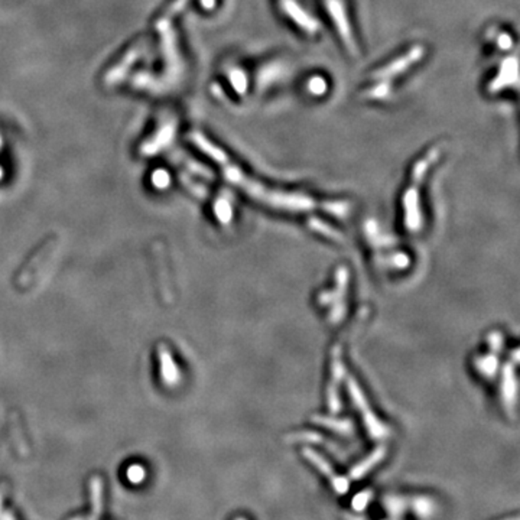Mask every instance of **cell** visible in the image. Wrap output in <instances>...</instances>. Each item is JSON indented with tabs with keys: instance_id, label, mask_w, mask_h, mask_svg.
<instances>
[{
	"instance_id": "cell-1",
	"label": "cell",
	"mask_w": 520,
	"mask_h": 520,
	"mask_svg": "<svg viewBox=\"0 0 520 520\" xmlns=\"http://www.w3.org/2000/svg\"><path fill=\"white\" fill-rule=\"evenodd\" d=\"M189 141L204 155L217 163L230 184L243 189L250 198L275 208V210L291 213H308L321 210L335 217H347L351 211V205L349 201H318L314 197L301 194V192L279 191L263 185L262 183L253 180V178H250L236 162L229 158V155L221 147L205 138L200 132H192L189 135Z\"/></svg>"
},
{
	"instance_id": "cell-2",
	"label": "cell",
	"mask_w": 520,
	"mask_h": 520,
	"mask_svg": "<svg viewBox=\"0 0 520 520\" xmlns=\"http://www.w3.org/2000/svg\"><path fill=\"white\" fill-rule=\"evenodd\" d=\"M442 155V146L434 145L429 149L418 158L413 163L410 178L406 191L402 197L404 205V225L409 233H419L424 227V214H422V185L426 180L429 171L434 168L437 160Z\"/></svg>"
},
{
	"instance_id": "cell-3",
	"label": "cell",
	"mask_w": 520,
	"mask_h": 520,
	"mask_svg": "<svg viewBox=\"0 0 520 520\" xmlns=\"http://www.w3.org/2000/svg\"><path fill=\"white\" fill-rule=\"evenodd\" d=\"M426 54L424 45H412L408 51L396 55L391 61L384 63L379 68H376L368 76V83H382L395 88V80L402 77L404 74L410 71L416 64H419Z\"/></svg>"
},
{
	"instance_id": "cell-4",
	"label": "cell",
	"mask_w": 520,
	"mask_h": 520,
	"mask_svg": "<svg viewBox=\"0 0 520 520\" xmlns=\"http://www.w3.org/2000/svg\"><path fill=\"white\" fill-rule=\"evenodd\" d=\"M322 6L334 28L338 41L341 42V45L344 47L349 55L357 56L360 54V48L357 38H355L346 0H322Z\"/></svg>"
},
{
	"instance_id": "cell-5",
	"label": "cell",
	"mask_w": 520,
	"mask_h": 520,
	"mask_svg": "<svg viewBox=\"0 0 520 520\" xmlns=\"http://www.w3.org/2000/svg\"><path fill=\"white\" fill-rule=\"evenodd\" d=\"M346 380H347V388H349L350 397L353 400L355 409H357L362 413V418H363V422L367 428L368 435L371 438H375V439H386L388 437H391V434H392L391 428L386 424H383L377 418V415L373 412V409L370 408L359 383L355 382L353 377H347V376H346Z\"/></svg>"
},
{
	"instance_id": "cell-6",
	"label": "cell",
	"mask_w": 520,
	"mask_h": 520,
	"mask_svg": "<svg viewBox=\"0 0 520 520\" xmlns=\"http://www.w3.org/2000/svg\"><path fill=\"white\" fill-rule=\"evenodd\" d=\"M278 9L304 35L314 38L321 31V23L301 0H278Z\"/></svg>"
},
{
	"instance_id": "cell-7",
	"label": "cell",
	"mask_w": 520,
	"mask_h": 520,
	"mask_svg": "<svg viewBox=\"0 0 520 520\" xmlns=\"http://www.w3.org/2000/svg\"><path fill=\"white\" fill-rule=\"evenodd\" d=\"M349 284V271L344 269V267H340L337 272V285L334 292H322L320 295V304L321 305H331V312H330V321L333 324L340 322L346 315V304L343 301V296L346 295Z\"/></svg>"
},
{
	"instance_id": "cell-8",
	"label": "cell",
	"mask_w": 520,
	"mask_h": 520,
	"mask_svg": "<svg viewBox=\"0 0 520 520\" xmlns=\"http://www.w3.org/2000/svg\"><path fill=\"white\" fill-rule=\"evenodd\" d=\"M519 80V63L516 55H509L499 64L492 80L487 84V92L492 94H499L500 92L510 90V88L517 87Z\"/></svg>"
},
{
	"instance_id": "cell-9",
	"label": "cell",
	"mask_w": 520,
	"mask_h": 520,
	"mask_svg": "<svg viewBox=\"0 0 520 520\" xmlns=\"http://www.w3.org/2000/svg\"><path fill=\"white\" fill-rule=\"evenodd\" d=\"M346 380V366L341 357V349L337 346L333 350L331 357V379L326 388V402L331 412H340L341 399H340V384Z\"/></svg>"
},
{
	"instance_id": "cell-10",
	"label": "cell",
	"mask_w": 520,
	"mask_h": 520,
	"mask_svg": "<svg viewBox=\"0 0 520 520\" xmlns=\"http://www.w3.org/2000/svg\"><path fill=\"white\" fill-rule=\"evenodd\" d=\"M304 457L308 459V461L314 466L322 475H325L326 479H329V481L331 483L333 488L335 490V493L338 495H346L349 492V487H350V483L346 477H341V475H338L333 467L330 466V463H326L325 459L314 450H309V448H304L302 451Z\"/></svg>"
},
{
	"instance_id": "cell-11",
	"label": "cell",
	"mask_w": 520,
	"mask_h": 520,
	"mask_svg": "<svg viewBox=\"0 0 520 520\" xmlns=\"http://www.w3.org/2000/svg\"><path fill=\"white\" fill-rule=\"evenodd\" d=\"M517 382L514 376V366L512 363H508L504 366L503 370V377H501V399L503 404L508 409V413H513V409L516 406V399H517Z\"/></svg>"
},
{
	"instance_id": "cell-12",
	"label": "cell",
	"mask_w": 520,
	"mask_h": 520,
	"mask_svg": "<svg viewBox=\"0 0 520 520\" xmlns=\"http://www.w3.org/2000/svg\"><path fill=\"white\" fill-rule=\"evenodd\" d=\"M158 357L160 363V377L163 382L168 386L176 384L178 379H180V370H178L167 344L158 346Z\"/></svg>"
},
{
	"instance_id": "cell-13",
	"label": "cell",
	"mask_w": 520,
	"mask_h": 520,
	"mask_svg": "<svg viewBox=\"0 0 520 520\" xmlns=\"http://www.w3.org/2000/svg\"><path fill=\"white\" fill-rule=\"evenodd\" d=\"M384 457H386V447H377L368 457H366L362 463H359L357 466L351 468L350 477L353 480L363 479L368 471H371L379 463L383 461Z\"/></svg>"
},
{
	"instance_id": "cell-14",
	"label": "cell",
	"mask_w": 520,
	"mask_h": 520,
	"mask_svg": "<svg viewBox=\"0 0 520 520\" xmlns=\"http://www.w3.org/2000/svg\"><path fill=\"white\" fill-rule=\"evenodd\" d=\"M474 366H475V370H477L483 377L486 379L495 377L497 373V367H499V353L492 351L487 355H480V357L474 360Z\"/></svg>"
},
{
	"instance_id": "cell-15",
	"label": "cell",
	"mask_w": 520,
	"mask_h": 520,
	"mask_svg": "<svg viewBox=\"0 0 520 520\" xmlns=\"http://www.w3.org/2000/svg\"><path fill=\"white\" fill-rule=\"evenodd\" d=\"M314 422L318 425H322L324 428H329L331 430L341 435H351L354 433V426L351 421L347 419H335V418H325V416H315Z\"/></svg>"
},
{
	"instance_id": "cell-16",
	"label": "cell",
	"mask_w": 520,
	"mask_h": 520,
	"mask_svg": "<svg viewBox=\"0 0 520 520\" xmlns=\"http://www.w3.org/2000/svg\"><path fill=\"white\" fill-rule=\"evenodd\" d=\"M155 256H156V263H158V269H159V276H160V285L163 288V295H165L167 301H171V282H169V278H168V272H167V262H165V256H163V251H160V245H156L155 246Z\"/></svg>"
},
{
	"instance_id": "cell-17",
	"label": "cell",
	"mask_w": 520,
	"mask_h": 520,
	"mask_svg": "<svg viewBox=\"0 0 520 520\" xmlns=\"http://www.w3.org/2000/svg\"><path fill=\"white\" fill-rule=\"evenodd\" d=\"M305 90L311 97H322L329 93V80L321 74H315L306 80Z\"/></svg>"
},
{
	"instance_id": "cell-18",
	"label": "cell",
	"mask_w": 520,
	"mask_h": 520,
	"mask_svg": "<svg viewBox=\"0 0 520 520\" xmlns=\"http://www.w3.org/2000/svg\"><path fill=\"white\" fill-rule=\"evenodd\" d=\"M229 80H230L231 85L234 87V90H236L237 94L245 96L247 93L249 80H247L246 72L242 68H231L230 74H229Z\"/></svg>"
},
{
	"instance_id": "cell-19",
	"label": "cell",
	"mask_w": 520,
	"mask_h": 520,
	"mask_svg": "<svg viewBox=\"0 0 520 520\" xmlns=\"http://www.w3.org/2000/svg\"><path fill=\"white\" fill-rule=\"evenodd\" d=\"M496 50L503 52H510L514 48V41L512 35L506 31H495V34L490 37Z\"/></svg>"
},
{
	"instance_id": "cell-20",
	"label": "cell",
	"mask_w": 520,
	"mask_h": 520,
	"mask_svg": "<svg viewBox=\"0 0 520 520\" xmlns=\"http://www.w3.org/2000/svg\"><path fill=\"white\" fill-rule=\"evenodd\" d=\"M413 510L415 513L421 516L422 519H428L434 514L435 504L426 496H419L413 500Z\"/></svg>"
},
{
	"instance_id": "cell-21",
	"label": "cell",
	"mask_w": 520,
	"mask_h": 520,
	"mask_svg": "<svg viewBox=\"0 0 520 520\" xmlns=\"http://www.w3.org/2000/svg\"><path fill=\"white\" fill-rule=\"evenodd\" d=\"M214 213L218 218V221H221L222 225H227V222L231 221L233 218V205L230 202V200L221 197L217 200L216 205H214Z\"/></svg>"
},
{
	"instance_id": "cell-22",
	"label": "cell",
	"mask_w": 520,
	"mask_h": 520,
	"mask_svg": "<svg viewBox=\"0 0 520 520\" xmlns=\"http://www.w3.org/2000/svg\"><path fill=\"white\" fill-rule=\"evenodd\" d=\"M309 226H311V229H314L315 231L324 234L325 237H331V239H335V240L341 239V236L337 230L330 227L329 225H326V222H321L318 218H312L309 221Z\"/></svg>"
},
{
	"instance_id": "cell-23",
	"label": "cell",
	"mask_w": 520,
	"mask_h": 520,
	"mask_svg": "<svg viewBox=\"0 0 520 520\" xmlns=\"http://www.w3.org/2000/svg\"><path fill=\"white\" fill-rule=\"evenodd\" d=\"M405 506H406V501L402 497L396 496V497H389L388 500H386V508H388L391 514H402V512L405 510Z\"/></svg>"
},
{
	"instance_id": "cell-24",
	"label": "cell",
	"mask_w": 520,
	"mask_h": 520,
	"mask_svg": "<svg viewBox=\"0 0 520 520\" xmlns=\"http://www.w3.org/2000/svg\"><path fill=\"white\" fill-rule=\"evenodd\" d=\"M370 500H371V492H367V490H366V492L357 495V496H355L353 499V508L355 510L362 512V510H364L367 508V504L370 503Z\"/></svg>"
},
{
	"instance_id": "cell-25",
	"label": "cell",
	"mask_w": 520,
	"mask_h": 520,
	"mask_svg": "<svg viewBox=\"0 0 520 520\" xmlns=\"http://www.w3.org/2000/svg\"><path fill=\"white\" fill-rule=\"evenodd\" d=\"M129 479L132 480V481H135V483H138V481H141L142 479H143V470L141 468V467H132L130 470H129Z\"/></svg>"
},
{
	"instance_id": "cell-26",
	"label": "cell",
	"mask_w": 520,
	"mask_h": 520,
	"mask_svg": "<svg viewBox=\"0 0 520 520\" xmlns=\"http://www.w3.org/2000/svg\"><path fill=\"white\" fill-rule=\"evenodd\" d=\"M201 2V6L205 8V9H213L216 6V0H200Z\"/></svg>"
},
{
	"instance_id": "cell-27",
	"label": "cell",
	"mask_w": 520,
	"mask_h": 520,
	"mask_svg": "<svg viewBox=\"0 0 520 520\" xmlns=\"http://www.w3.org/2000/svg\"><path fill=\"white\" fill-rule=\"evenodd\" d=\"M344 519L346 520H366L363 517H357V516H353V514H344Z\"/></svg>"
},
{
	"instance_id": "cell-28",
	"label": "cell",
	"mask_w": 520,
	"mask_h": 520,
	"mask_svg": "<svg viewBox=\"0 0 520 520\" xmlns=\"http://www.w3.org/2000/svg\"><path fill=\"white\" fill-rule=\"evenodd\" d=\"M503 520H519V517L513 516V517H508V519H503Z\"/></svg>"
},
{
	"instance_id": "cell-29",
	"label": "cell",
	"mask_w": 520,
	"mask_h": 520,
	"mask_svg": "<svg viewBox=\"0 0 520 520\" xmlns=\"http://www.w3.org/2000/svg\"><path fill=\"white\" fill-rule=\"evenodd\" d=\"M3 520H13V517H10L9 514H5V517H3Z\"/></svg>"
},
{
	"instance_id": "cell-30",
	"label": "cell",
	"mask_w": 520,
	"mask_h": 520,
	"mask_svg": "<svg viewBox=\"0 0 520 520\" xmlns=\"http://www.w3.org/2000/svg\"><path fill=\"white\" fill-rule=\"evenodd\" d=\"M237 520H246V519H237Z\"/></svg>"
}]
</instances>
